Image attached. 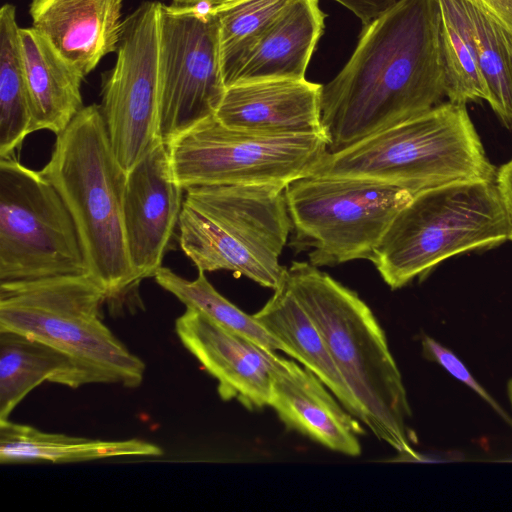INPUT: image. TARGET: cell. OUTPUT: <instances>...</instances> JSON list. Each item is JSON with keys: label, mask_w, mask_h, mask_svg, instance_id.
<instances>
[{"label": "cell", "mask_w": 512, "mask_h": 512, "mask_svg": "<svg viewBox=\"0 0 512 512\" xmlns=\"http://www.w3.org/2000/svg\"><path fill=\"white\" fill-rule=\"evenodd\" d=\"M162 449L139 440H100L49 433L35 427L0 422V462L70 463L124 456H160Z\"/></svg>", "instance_id": "cell-22"}, {"label": "cell", "mask_w": 512, "mask_h": 512, "mask_svg": "<svg viewBox=\"0 0 512 512\" xmlns=\"http://www.w3.org/2000/svg\"><path fill=\"white\" fill-rule=\"evenodd\" d=\"M174 177L197 185L271 184L309 176L328 152L323 134L263 135L210 117L166 144Z\"/></svg>", "instance_id": "cell-10"}, {"label": "cell", "mask_w": 512, "mask_h": 512, "mask_svg": "<svg viewBox=\"0 0 512 512\" xmlns=\"http://www.w3.org/2000/svg\"><path fill=\"white\" fill-rule=\"evenodd\" d=\"M352 11L362 22L369 25L387 12L399 0H334Z\"/></svg>", "instance_id": "cell-30"}, {"label": "cell", "mask_w": 512, "mask_h": 512, "mask_svg": "<svg viewBox=\"0 0 512 512\" xmlns=\"http://www.w3.org/2000/svg\"><path fill=\"white\" fill-rule=\"evenodd\" d=\"M292 0H219L209 5L219 26L222 70L231 86L246 57Z\"/></svg>", "instance_id": "cell-25"}, {"label": "cell", "mask_w": 512, "mask_h": 512, "mask_svg": "<svg viewBox=\"0 0 512 512\" xmlns=\"http://www.w3.org/2000/svg\"><path fill=\"white\" fill-rule=\"evenodd\" d=\"M290 247L316 267L369 260L395 215L413 197L401 187L357 177L309 175L284 189Z\"/></svg>", "instance_id": "cell-8"}, {"label": "cell", "mask_w": 512, "mask_h": 512, "mask_svg": "<svg viewBox=\"0 0 512 512\" xmlns=\"http://www.w3.org/2000/svg\"><path fill=\"white\" fill-rule=\"evenodd\" d=\"M423 356L432 362L437 363L458 379L485 402H487L502 418L512 425V419L502 409L498 402L479 384L468 371L463 362L448 348L428 335H424L421 341Z\"/></svg>", "instance_id": "cell-28"}, {"label": "cell", "mask_w": 512, "mask_h": 512, "mask_svg": "<svg viewBox=\"0 0 512 512\" xmlns=\"http://www.w3.org/2000/svg\"><path fill=\"white\" fill-rule=\"evenodd\" d=\"M157 284L174 295L186 309L194 310L223 328L239 334L270 351L288 354L287 348L254 318L222 296L208 281L204 271L188 280L161 267L154 276Z\"/></svg>", "instance_id": "cell-26"}, {"label": "cell", "mask_w": 512, "mask_h": 512, "mask_svg": "<svg viewBox=\"0 0 512 512\" xmlns=\"http://www.w3.org/2000/svg\"><path fill=\"white\" fill-rule=\"evenodd\" d=\"M363 27L348 62L322 85L330 153L421 115L446 96L439 0H399Z\"/></svg>", "instance_id": "cell-1"}, {"label": "cell", "mask_w": 512, "mask_h": 512, "mask_svg": "<svg viewBox=\"0 0 512 512\" xmlns=\"http://www.w3.org/2000/svg\"><path fill=\"white\" fill-rule=\"evenodd\" d=\"M32 132L56 135L82 110L83 74L34 28H20Z\"/></svg>", "instance_id": "cell-18"}, {"label": "cell", "mask_w": 512, "mask_h": 512, "mask_svg": "<svg viewBox=\"0 0 512 512\" xmlns=\"http://www.w3.org/2000/svg\"><path fill=\"white\" fill-rule=\"evenodd\" d=\"M122 0H32V28L85 77L117 50Z\"/></svg>", "instance_id": "cell-17"}, {"label": "cell", "mask_w": 512, "mask_h": 512, "mask_svg": "<svg viewBox=\"0 0 512 512\" xmlns=\"http://www.w3.org/2000/svg\"><path fill=\"white\" fill-rule=\"evenodd\" d=\"M321 90L305 78L236 83L226 88L215 117L228 128L256 134H323Z\"/></svg>", "instance_id": "cell-15"}, {"label": "cell", "mask_w": 512, "mask_h": 512, "mask_svg": "<svg viewBox=\"0 0 512 512\" xmlns=\"http://www.w3.org/2000/svg\"><path fill=\"white\" fill-rule=\"evenodd\" d=\"M440 46L448 101L488 100L470 17L464 0H439Z\"/></svg>", "instance_id": "cell-24"}, {"label": "cell", "mask_w": 512, "mask_h": 512, "mask_svg": "<svg viewBox=\"0 0 512 512\" xmlns=\"http://www.w3.org/2000/svg\"><path fill=\"white\" fill-rule=\"evenodd\" d=\"M104 289L89 275L0 284V331H13L66 354L88 384L138 387L145 363L104 324Z\"/></svg>", "instance_id": "cell-6"}, {"label": "cell", "mask_w": 512, "mask_h": 512, "mask_svg": "<svg viewBox=\"0 0 512 512\" xmlns=\"http://www.w3.org/2000/svg\"><path fill=\"white\" fill-rule=\"evenodd\" d=\"M508 240L495 182H459L425 190L395 215L369 260L392 289L423 279L458 254Z\"/></svg>", "instance_id": "cell-7"}, {"label": "cell", "mask_w": 512, "mask_h": 512, "mask_svg": "<svg viewBox=\"0 0 512 512\" xmlns=\"http://www.w3.org/2000/svg\"><path fill=\"white\" fill-rule=\"evenodd\" d=\"M496 186L508 223V240H512V160L497 170Z\"/></svg>", "instance_id": "cell-31"}, {"label": "cell", "mask_w": 512, "mask_h": 512, "mask_svg": "<svg viewBox=\"0 0 512 512\" xmlns=\"http://www.w3.org/2000/svg\"><path fill=\"white\" fill-rule=\"evenodd\" d=\"M219 0H173V4L182 6H209Z\"/></svg>", "instance_id": "cell-32"}, {"label": "cell", "mask_w": 512, "mask_h": 512, "mask_svg": "<svg viewBox=\"0 0 512 512\" xmlns=\"http://www.w3.org/2000/svg\"><path fill=\"white\" fill-rule=\"evenodd\" d=\"M46 381L70 388L88 384L63 352L21 333L0 331V422Z\"/></svg>", "instance_id": "cell-21"}, {"label": "cell", "mask_w": 512, "mask_h": 512, "mask_svg": "<svg viewBox=\"0 0 512 512\" xmlns=\"http://www.w3.org/2000/svg\"><path fill=\"white\" fill-rule=\"evenodd\" d=\"M481 10L512 39V0H464Z\"/></svg>", "instance_id": "cell-29"}, {"label": "cell", "mask_w": 512, "mask_h": 512, "mask_svg": "<svg viewBox=\"0 0 512 512\" xmlns=\"http://www.w3.org/2000/svg\"><path fill=\"white\" fill-rule=\"evenodd\" d=\"M285 187L197 185L185 189L179 244L198 271H231L277 289L287 267L279 257L292 231Z\"/></svg>", "instance_id": "cell-5"}, {"label": "cell", "mask_w": 512, "mask_h": 512, "mask_svg": "<svg viewBox=\"0 0 512 512\" xmlns=\"http://www.w3.org/2000/svg\"><path fill=\"white\" fill-rule=\"evenodd\" d=\"M507 396L510 402V405L512 406V378L507 383Z\"/></svg>", "instance_id": "cell-33"}, {"label": "cell", "mask_w": 512, "mask_h": 512, "mask_svg": "<svg viewBox=\"0 0 512 512\" xmlns=\"http://www.w3.org/2000/svg\"><path fill=\"white\" fill-rule=\"evenodd\" d=\"M175 331L183 346L218 381V394L246 408L269 406L272 372L278 355L186 309Z\"/></svg>", "instance_id": "cell-14"}, {"label": "cell", "mask_w": 512, "mask_h": 512, "mask_svg": "<svg viewBox=\"0 0 512 512\" xmlns=\"http://www.w3.org/2000/svg\"><path fill=\"white\" fill-rule=\"evenodd\" d=\"M479 68L493 111L512 127V39L481 10L466 2Z\"/></svg>", "instance_id": "cell-27"}, {"label": "cell", "mask_w": 512, "mask_h": 512, "mask_svg": "<svg viewBox=\"0 0 512 512\" xmlns=\"http://www.w3.org/2000/svg\"><path fill=\"white\" fill-rule=\"evenodd\" d=\"M286 279L360 405L362 423L399 453L417 458L406 426L411 408L402 376L371 309L308 262H293Z\"/></svg>", "instance_id": "cell-3"}, {"label": "cell", "mask_w": 512, "mask_h": 512, "mask_svg": "<svg viewBox=\"0 0 512 512\" xmlns=\"http://www.w3.org/2000/svg\"><path fill=\"white\" fill-rule=\"evenodd\" d=\"M311 175L367 178L415 195L459 182H495L497 170L466 104L448 101L343 150L327 152Z\"/></svg>", "instance_id": "cell-4"}, {"label": "cell", "mask_w": 512, "mask_h": 512, "mask_svg": "<svg viewBox=\"0 0 512 512\" xmlns=\"http://www.w3.org/2000/svg\"><path fill=\"white\" fill-rule=\"evenodd\" d=\"M254 318L288 350V355L316 375L341 405L361 422L363 412L337 369L324 339L292 292L286 275Z\"/></svg>", "instance_id": "cell-20"}, {"label": "cell", "mask_w": 512, "mask_h": 512, "mask_svg": "<svg viewBox=\"0 0 512 512\" xmlns=\"http://www.w3.org/2000/svg\"><path fill=\"white\" fill-rule=\"evenodd\" d=\"M319 0H292L254 45L232 85L264 79H303L325 28Z\"/></svg>", "instance_id": "cell-19"}, {"label": "cell", "mask_w": 512, "mask_h": 512, "mask_svg": "<svg viewBox=\"0 0 512 512\" xmlns=\"http://www.w3.org/2000/svg\"><path fill=\"white\" fill-rule=\"evenodd\" d=\"M159 135L168 144L215 116L226 91L219 26L208 6L161 4Z\"/></svg>", "instance_id": "cell-11"}, {"label": "cell", "mask_w": 512, "mask_h": 512, "mask_svg": "<svg viewBox=\"0 0 512 512\" xmlns=\"http://www.w3.org/2000/svg\"><path fill=\"white\" fill-rule=\"evenodd\" d=\"M89 274L74 221L42 174L0 159V284Z\"/></svg>", "instance_id": "cell-9"}, {"label": "cell", "mask_w": 512, "mask_h": 512, "mask_svg": "<svg viewBox=\"0 0 512 512\" xmlns=\"http://www.w3.org/2000/svg\"><path fill=\"white\" fill-rule=\"evenodd\" d=\"M160 2L146 1L123 20L114 67L103 75L100 105L113 152L128 172L161 143Z\"/></svg>", "instance_id": "cell-12"}, {"label": "cell", "mask_w": 512, "mask_h": 512, "mask_svg": "<svg viewBox=\"0 0 512 512\" xmlns=\"http://www.w3.org/2000/svg\"><path fill=\"white\" fill-rule=\"evenodd\" d=\"M184 191L174 177L163 142L127 172L124 230L130 261L140 282L154 277L162 267L178 226Z\"/></svg>", "instance_id": "cell-13"}, {"label": "cell", "mask_w": 512, "mask_h": 512, "mask_svg": "<svg viewBox=\"0 0 512 512\" xmlns=\"http://www.w3.org/2000/svg\"><path fill=\"white\" fill-rule=\"evenodd\" d=\"M331 391L307 368L278 356L272 372L271 406L281 421L335 452L359 456L363 429Z\"/></svg>", "instance_id": "cell-16"}, {"label": "cell", "mask_w": 512, "mask_h": 512, "mask_svg": "<svg viewBox=\"0 0 512 512\" xmlns=\"http://www.w3.org/2000/svg\"><path fill=\"white\" fill-rule=\"evenodd\" d=\"M41 172L74 221L88 273L104 289L110 311L142 306L124 230L127 172L113 152L100 105L84 106L56 135Z\"/></svg>", "instance_id": "cell-2"}, {"label": "cell", "mask_w": 512, "mask_h": 512, "mask_svg": "<svg viewBox=\"0 0 512 512\" xmlns=\"http://www.w3.org/2000/svg\"><path fill=\"white\" fill-rule=\"evenodd\" d=\"M32 122L16 9L4 4L0 10V159L13 157L33 133Z\"/></svg>", "instance_id": "cell-23"}]
</instances>
